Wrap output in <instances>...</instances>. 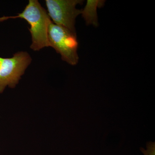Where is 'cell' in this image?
I'll use <instances>...</instances> for the list:
<instances>
[{"mask_svg":"<svg viewBox=\"0 0 155 155\" xmlns=\"http://www.w3.org/2000/svg\"><path fill=\"white\" fill-rule=\"evenodd\" d=\"M50 46L60 54L62 60L72 66L78 63V41L76 34L51 22L49 27Z\"/></svg>","mask_w":155,"mask_h":155,"instance_id":"obj_2","label":"cell"},{"mask_svg":"<svg viewBox=\"0 0 155 155\" xmlns=\"http://www.w3.org/2000/svg\"><path fill=\"white\" fill-rule=\"evenodd\" d=\"M102 1H87L86 6L82 10L81 14L86 21L87 25L97 26V9L103 5L104 2Z\"/></svg>","mask_w":155,"mask_h":155,"instance_id":"obj_5","label":"cell"},{"mask_svg":"<svg viewBox=\"0 0 155 155\" xmlns=\"http://www.w3.org/2000/svg\"><path fill=\"white\" fill-rule=\"evenodd\" d=\"M4 20H3V17H0V22H3Z\"/></svg>","mask_w":155,"mask_h":155,"instance_id":"obj_7","label":"cell"},{"mask_svg":"<svg viewBox=\"0 0 155 155\" xmlns=\"http://www.w3.org/2000/svg\"><path fill=\"white\" fill-rule=\"evenodd\" d=\"M147 150L142 147L140 148L141 152L144 155H155V142L149 141L147 143Z\"/></svg>","mask_w":155,"mask_h":155,"instance_id":"obj_6","label":"cell"},{"mask_svg":"<svg viewBox=\"0 0 155 155\" xmlns=\"http://www.w3.org/2000/svg\"><path fill=\"white\" fill-rule=\"evenodd\" d=\"M81 0H46L49 16L56 25L62 26L76 34L75 19L81 14L82 10L76 8L82 4Z\"/></svg>","mask_w":155,"mask_h":155,"instance_id":"obj_4","label":"cell"},{"mask_svg":"<svg viewBox=\"0 0 155 155\" xmlns=\"http://www.w3.org/2000/svg\"><path fill=\"white\" fill-rule=\"evenodd\" d=\"M21 18L25 19L30 25L28 28L31 36L30 48L39 51L50 47L48 40L49 27L52 22L48 13L37 0H29L28 5L17 16L6 17V20Z\"/></svg>","mask_w":155,"mask_h":155,"instance_id":"obj_1","label":"cell"},{"mask_svg":"<svg viewBox=\"0 0 155 155\" xmlns=\"http://www.w3.org/2000/svg\"><path fill=\"white\" fill-rule=\"evenodd\" d=\"M31 61L30 55L24 51L15 53L11 58L0 57V94L7 86L16 87Z\"/></svg>","mask_w":155,"mask_h":155,"instance_id":"obj_3","label":"cell"}]
</instances>
